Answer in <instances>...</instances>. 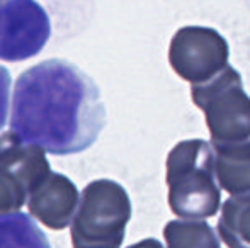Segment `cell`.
I'll return each mask as SVG.
<instances>
[{
	"instance_id": "cell-1",
	"label": "cell",
	"mask_w": 250,
	"mask_h": 248,
	"mask_svg": "<svg viewBox=\"0 0 250 248\" xmlns=\"http://www.w3.org/2000/svg\"><path fill=\"white\" fill-rule=\"evenodd\" d=\"M10 131L53 155H73L92 146L105 124L99 87L73 63L53 58L16 80Z\"/></svg>"
},
{
	"instance_id": "cell-2",
	"label": "cell",
	"mask_w": 250,
	"mask_h": 248,
	"mask_svg": "<svg viewBox=\"0 0 250 248\" xmlns=\"http://www.w3.org/2000/svg\"><path fill=\"white\" fill-rule=\"evenodd\" d=\"M191 95L206 117L214 156L250 162V97L240 73L227 65L211 80L191 85Z\"/></svg>"
},
{
	"instance_id": "cell-3",
	"label": "cell",
	"mask_w": 250,
	"mask_h": 248,
	"mask_svg": "<svg viewBox=\"0 0 250 248\" xmlns=\"http://www.w3.org/2000/svg\"><path fill=\"white\" fill-rule=\"evenodd\" d=\"M168 206L179 219L213 218L221 206L214 152L204 139H186L167 156Z\"/></svg>"
},
{
	"instance_id": "cell-4",
	"label": "cell",
	"mask_w": 250,
	"mask_h": 248,
	"mask_svg": "<svg viewBox=\"0 0 250 248\" xmlns=\"http://www.w3.org/2000/svg\"><path fill=\"white\" fill-rule=\"evenodd\" d=\"M131 201L121 184L99 179L83 189L70 223L73 248H121Z\"/></svg>"
},
{
	"instance_id": "cell-5",
	"label": "cell",
	"mask_w": 250,
	"mask_h": 248,
	"mask_svg": "<svg viewBox=\"0 0 250 248\" xmlns=\"http://www.w3.org/2000/svg\"><path fill=\"white\" fill-rule=\"evenodd\" d=\"M51 172L41 146L24 143L16 133L0 134V214L19 212L31 191Z\"/></svg>"
},
{
	"instance_id": "cell-6",
	"label": "cell",
	"mask_w": 250,
	"mask_h": 248,
	"mask_svg": "<svg viewBox=\"0 0 250 248\" xmlns=\"http://www.w3.org/2000/svg\"><path fill=\"white\" fill-rule=\"evenodd\" d=\"M230 48L218 31L204 26H186L174 34L168 61L174 72L191 85L211 80L228 65Z\"/></svg>"
},
{
	"instance_id": "cell-7",
	"label": "cell",
	"mask_w": 250,
	"mask_h": 248,
	"mask_svg": "<svg viewBox=\"0 0 250 248\" xmlns=\"http://www.w3.org/2000/svg\"><path fill=\"white\" fill-rule=\"evenodd\" d=\"M50 36V17L36 0H0V60H29Z\"/></svg>"
},
{
	"instance_id": "cell-8",
	"label": "cell",
	"mask_w": 250,
	"mask_h": 248,
	"mask_svg": "<svg viewBox=\"0 0 250 248\" xmlns=\"http://www.w3.org/2000/svg\"><path fill=\"white\" fill-rule=\"evenodd\" d=\"M79 189L63 173L50 172L27 197L29 214L50 229L70 226L79 206Z\"/></svg>"
},
{
	"instance_id": "cell-9",
	"label": "cell",
	"mask_w": 250,
	"mask_h": 248,
	"mask_svg": "<svg viewBox=\"0 0 250 248\" xmlns=\"http://www.w3.org/2000/svg\"><path fill=\"white\" fill-rule=\"evenodd\" d=\"M218 235L228 248H250V194L227 199L221 206Z\"/></svg>"
},
{
	"instance_id": "cell-10",
	"label": "cell",
	"mask_w": 250,
	"mask_h": 248,
	"mask_svg": "<svg viewBox=\"0 0 250 248\" xmlns=\"http://www.w3.org/2000/svg\"><path fill=\"white\" fill-rule=\"evenodd\" d=\"M0 248H51L46 235L29 214H0Z\"/></svg>"
},
{
	"instance_id": "cell-11",
	"label": "cell",
	"mask_w": 250,
	"mask_h": 248,
	"mask_svg": "<svg viewBox=\"0 0 250 248\" xmlns=\"http://www.w3.org/2000/svg\"><path fill=\"white\" fill-rule=\"evenodd\" d=\"M167 248H221L214 229L204 219H174L164 228Z\"/></svg>"
},
{
	"instance_id": "cell-12",
	"label": "cell",
	"mask_w": 250,
	"mask_h": 248,
	"mask_svg": "<svg viewBox=\"0 0 250 248\" xmlns=\"http://www.w3.org/2000/svg\"><path fill=\"white\" fill-rule=\"evenodd\" d=\"M10 85H12V78L7 68L0 65V131L7 123L9 117V106H10Z\"/></svg>"
},
{
	"instance_id": "cell-13",
	"label": "cell",
	"mask_w": 250,
	"mask_h": 248,
	"mask_svg": "<svg viewBox=\"0 0 250 248\" xmlns=\"http://www.w3.org/2000/svg\"><path fill=\"white\" fill-rule=\"evenodd\" d=\"M128 248H165V247L155 238H145L142 242L135 243V245H129Z\"/></svg>"
}]
</instances>
